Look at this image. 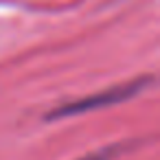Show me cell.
I'll return each instance as SVG.
<instances>
[{
	"label": "cell",
	"mask_w": 160,
	"mask_h": 160,
	"mask_svg": "<svg viewBox=\"0 0 160 160\" xmlns=\"http://www.w3.org/2000/svg\"><path fill=\"white\" fill-rule=\"evenodd\" d=\"M151 83H153L151 75H140V77H134V79H127V81L114 83V86H108L103 90H97V92H92L88 97L62 103V105L53 108L44 118L46 121H64V118H70V116H79V114L97 112V110H103V108H112V105H118V103H125V101L134 99L136 94L147 90Z\"/></svg>",
	"instance_id": "obj_1"
},
{
	"label": "cell",
	"mask_w": 160,
	"mask_h": 160,
	"mask_svg": "<svg viewBox=\"0 0 160 160\" xmlns=\"http://www.w3.org/2000/svg\"><path fill=\"white\" fill-rule=\"evenodd\" d=\"M118 151H123V145H108V147H101L97 151H90V153H86V156H81L77 160H112Z\"/></svg>",
	"instance_id": "obj_2"
}]
</instances>
